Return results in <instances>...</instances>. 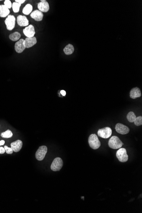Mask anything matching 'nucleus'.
<instances>
[{"label": "nucleus", "mask_w": 142, "mask_h": 213, "mask_svg": "<svg viewBox=\"0 0 142 213\" xmlns=\"http://www.w3.org/2000/svg\"><path fill=\"white\" fill-rule=\"evenodd\" d=\"M30 16L36 21H40L43 19V13L40 11L35 10L31 13Z\"/></svg>", "instance_id": "nucleus-14"}, {"label": "nucleus", "mask_w": 142, "mask_h": 213, "mask_svg": "<svg viewBox=\"0 0 142 213\" xmlns=\"http://www.w3.org/2000/svg\"><path fill=\"white\" fill-rule=\"evenodd\" d=\"M115 130L117 133L121 134H127L130 131L129 127L120 123H117L116 125Z\"/></svg>", "instance_id": "nucleus-8"}, {"label": "nucleus", "mask_w": 142, "mask_h": 213, "mask_svg": "<svg viewBox=\"0 0 142 213\" xmlns=\"http://www.w3.org/2000/svg\"><path fill=\"white\" fill-rule=\"evenodd\" d=\"M63 164L64 163L61 158L56 157L51 164V170L54 171H59L63 167Z\"/></svg>", "instance_id": "nucleus-4"}, {"label": "nucleus", "mask_w": 142, "mask_h": 213, "mask_svg": "<svg viewBox=\"0 0 142 213\" xmlns=\"http://www.w3.org/2000/svg\"><path fill=\"white\" fill-rule=\"evenodd\" d=\"M15 2L21 4L25 2V0H15Z\"/></svg>", "instance_id": "nucleus-27"}, {"label": "nucleus", "mask_w": 142, "mask_h": 213, "mask_svg": "<svg viewBox=\"0 0 142 213\" xmlns=\"http://www.w3.org/2000/svg\"><path fill=\"white\" fill-rule=\"evenodd\" d=\"M32 6L30 4H27L23 9V13L26 15H28L32 12Z\"/></svg>", "instance_id": "nucleus-20"}, {"label": "nucleus", "mask_w": 142, "mask_h": 213, "mask_svg": "<svg viewBox=\"0 0 142 213\" xmlns=\"http://www.w3.org/2000/svg\"><path fill=\"white\" fill-rule=\"evenodd\" d=\"M61 93L63 96H65L66 95V92L64 90H61Z\"/></svg>", "instance_id": "nucleus-29"}, {"label": "nucleus", "mask_w": 142, "mask_h": 213, "mask_svg": "<svg viewBox=\"0 0 142 213\" xmlns=\"http://www.w3.org/2000/svg\"><path fill=\"white\" fill-rule=\"evenodd\" d=\"M81 198H83V199L84 200V197H81Z\"/></svg>", "instance_id": "nucleus-31"}, {"label": "nucleus", "mask_w": 142, "mask_h": 213, "mask_svg": "<svg viewBox=\"0 0 142 213\" xmlns=\"http://www.w3.org/2000/svg\"><path fill=\"white\" fill-rule=\"evenodd\" d=\"M136 116L135 114L133 112H130L127 115V119L130 123H133L135 121Z\"/></svg>", "instance_id": "nucleus-21"}, {"label": "nucleus", "mask_w": 142, "mask_h": 213, "mask_svg": "<svg viewBox=\"0 0 142 213\" xmlns=\"http://www.w3.org/2000/svg\"><path fill=\"white\" fill-rule=\"evenodd\" d=\"M37 7L41 12H46L50 10L49 4L46 1L40 2L37 4Z\"/></svg>", "instance_id": "nucleus-12"}, {"label": "nucleus", "mask_w": 142, "mask_h": 213, "mask_svg": "<svg viewBox=\"0 0 142 213\" xmlns=\"http://www.w3.org/2000/svg\"><path fill=\"white\" fill-rule=\"evenodd\" d=\"M97 134L102 138L107 139L110 137L112 134V130L108 127L98 130Z\"/></svg>", "instance_id": "nucleus-6"}, {"label": "nucleus", "mask_w": 142, "mask_h": 213, "mask_svg": "<svg viewBox=\"0 0 142 213\" xmlns=\"http://www.w3.org/2000/svg\"><path fill=\"white\" fill-rule=\"evenodd\" d=\"M75 48L73 46L69 44L64 48V51L65 54L67 55H70L72 54L74 51Z\"/></svg>", "instance_id": "nucleus-18"}, {"label": "nucleus", "mask_w": 142, "mask_h": 213, "mask_svg": "<svg viewBox=\"0 0 142 213\" xmlns=\"http://www.w3.org/2000/svg\"><path fill=\"white\" fill-rule=\"evenodd\" d=\"M10 13V11L4 5H0V17L5 18L8 16Z\"/></svg>", "instance_id": "nucleus-17"}, {"label": "nucleus", "mask_w": 142, "mask_h": 213, "mask_svg": "<svg viewBox=\"0 0 142 213\" xmlns=\"http://www.w3.org/2000/svg\"><path fill=\"white\" fill-rule=\"evenodd\" d=\"M4 5L9 9L11 8L12 7V4L10 0H5L4 1Z\"/></svg>", "instance_id": "nucleus-25"}, {"label": "nucleus", "mask_w": 142, "mask_h": 213, "mask_svg": "<svg viewBox=\"0 0 142 213\" xmlns=\"http://www.w3.org/2000/svg\"><path fill=\"white\" fill-rule=\"evenodd\" d=\"M88 142L89 146L93 149H98L101 145L98 137L95 134H91L89 136Z\"/></svg>", "instance_id": "nucleus-2"}, {"label": "nucleus", "mask_w": 142, "mask_h": 213, "mask_svg": "<svg viewBox=\"0 0 142 213\" xmlns=\"http://www.w3.org/2000/svg\"><path fill=\"white\" fill-rule=\"evenodd\" d=\"M15 18L14 16L9 15L5 21V24L6 25L7 29L8 30H12L15 24Z\"/></svg>", "instance_id": "nucleus-7"}, {"label": "nucleus", "mask_w": 142, "mask_h": 213, "mask_svg": "<svg viewBox=\"0 0 142 213\" xmlns=\"http://www.w3.org/2000/svg\"><path fill=\"white\" fill-rule=\"evenodd\" d=\"M47 152V148L45 145L40 146L35 154L36 159L39 161H42L44 159Z\"/></svg>", "instance_id": "nucleus-5"}, {"label": "nucleus", "mask_w": 142, "mask_h": 213, "mask_svg": "<svg viewBox=\"0 0 142 213\" xmlns=\"http://www.w3.org/2000/svg\"><path fill=\"white\" fill-rule=\"evenodd\" d=\"M141 96V90L138 87L133 88L130 91V97L131 98L135 99L140 98Z\"/></svg>", "instance_id": "nucleus-16"}, {"label": "nucleus", "mask_w": 142, "mask_h": 213, "mask_svg": "<svg viewBox=\"0 0 142 213\" xmlns=\"http://www.w3.org/2000/svg\"><path fill=\"white\" fill-rule=\"evenodd\" d=\"M116 156L119 161L122 162H127L129 159L127 150L124 148H120L117 151Z\"/></svg>", "instance_id": "nucleus-3"}, {"label": "nucleus", "mask_w": 142, "mask_h": 213, "mask_svg": "<svg viewBox=\"0 0 142 213\" xmlns=\"http://www.w3.org/2000/svg\"><path fill=\"white\" fill-rule=\"evenodd\" d=\"M108 146L112 149H118L121 148L123 146L124 143H123L119 137L117 136H112L109 139L108 142Z\"/></svg>", "instance_id": "nucleus-1"}, {"label": "nucleus", "mask_w": 142, "mask_h": 213, "mask_svg": "<svg viewBox=\"0 0 142 213\" xmlns=\"http://www.w3.org/2000/svg\"><path fill=\"white\" fill-rule=\"evenodd\" d=\"M25 48L24 39H20L19 41L16 43L15 45V49L17 53H22L25 50Z\"/></svg>", "instance_id": "nucleus-10"}, {"label": "nucleus", "mask_w": 142, "mask_h": 213, "mask_svg": "<svg viewBox=\"0 0 142 213\" xmlns=\"http://www.w3.org/2000/svg\"><path fill=\"white\" fill-rule=\"evenodd\" d=\"M20 37H21L20 34L18 32H15L10 35L9 38L12 41H16L18 40L20 38Z\"/></svg>", "instance_id": "nucleus-19"}, {"label": "nucleus", "mask_w": 142, "mask_h": 213, "mask_svg": "<svg viewBox=\"0 0 142 213\" xmlns=\"http://www.w3.org/2000/svg\"><path fill=\"white\" fill-rule=\"evenodd\" d=\"M20 6H21V4H20L15 2H14L12 4V9L14 12L15 13L18 12L19 11L20 7Z\"/></svg>", "instance_id": "nucleus-23"}, {"label": "nucleus", "mask_w": 142, "mask_h": 213, "mask_svg": "<svg viewBox=\"0 0 142 213\" xmlns=\"http://www.w3.org/2000/svg\"><path fill=\"white\" fill-rule=\"evenodd\" d=\"M5 152L4 148V147H0V154H3Z\"/></svg>", "instance_id": "nucleus-28"}, {"label": "nucleus", "mask_w": 142, "mask_h": 213, "mask_svg": "<svg viewBox=\"0 0 142 213\" xmlns=\"http://www.w3.org/2000/svg\"><path fill=\"white\" fill-rule=\"evenodd\" d=\"M37 40L35 37H26L24 40V45L26 48L32 47L37 43Z\"/></svg>", "instance_id": "nucleus-11"}, {"label": "nucleus", "mask_w": 142, "mask_h": 213, "mask_svg": "<svg viewBox=\"0 0 142 213\" xmlns=\"http://www.w3.org/2000/svg\"><path fill=\"white\" fill-rule=\"evenodd\" d=\"M23 146V142L20 140H17L11 143V148L15 152L19 151Z\"/></svg>", "instance_id": "nucleus-13"}, {"label": "nucleus", "mask_w": 142, "mask_h": 213, "mask_svg": "<svg viewBox=\"0 0 142 213\" xmlns=\"http://www.w3.org/2000/svg\"><path fill=\"white\" fill-rule=\"evenodd\" d=\"M17 23L20 26H26L29 25V21L25 16L18 15L17 18Z\"/></svg>", "instance_id": "nucleus-15"}, {"label": "nucleus", "mask_w": 142, "mask_h": 213, "mask_svg": "<svg viewBox=\"0 0 142 213\" xmlns=\"http://www.w3.org/2000/svg\"><path fill=\"white\" fill-rule=\"evenodd\" d=\"M4 143L5 141H4V140H1V141H0V146H1V145H4Z\"/></svg>", "instance_id": "nucleus-30"}, {"label": "nucleus", "mask_w": 142, "mask_h": 213, "mask_svg": "<svg viewBox=\"0 0 142 213\" xmlns=\"http://www.w3.org/2000/svg\"><path fill=\"white\" fill-rule=\"evenodd\" d=\"M4 148L5 150V152L7 154H12L13 152L11 148L8 147L7 145H5Z\"/></svg>", "instance_id": "nucleus-26"}, {"label": "nucleus", "mask_w": 142, "mask_h": 213, "mask_svg": "<svg viewBox=\"0 0 142 213\" xmlns=\"http://www.w3.org/2000/svg\"><path fill=\"white\" fill-rule=\"evenodd\" d=\"M134 122L135 124L137 126H141L142 125V117L141 116L136 118Z\"/></svg>", "instance_id": "nucleus-24"}, {"label": "nucleus", "mask_w": 142, "mask_h": 213, "mask_svg": "<svg viewBox=\"0 0 142 213\" xmlns=\"http://www.w3.org/2000/svg\"><path fill=\"white\" fill-rule=\"evenodd\" d=\"M13 134L12 132L10 130H7L5 132L2 133L1 134V136L3 138H10L12 136Z\"/></svg>", "instance_id": "nucleus-22"}, {"label": "nucleus", "mask_w": 142, "mask_h": 213, "mask_svg": "<svg viewBox=\"0 0 142 213\" xmlns=\"http://www.w3.org/2000/svg\"><path fill=\"white\" fill-rule=\"evenodd\" d=\"M23 33L27 37H34L35 32L34 26L32 25L27 26L23 30Z\"/></svg>", "instance_id": "nucleus-9"}]
</instances>
